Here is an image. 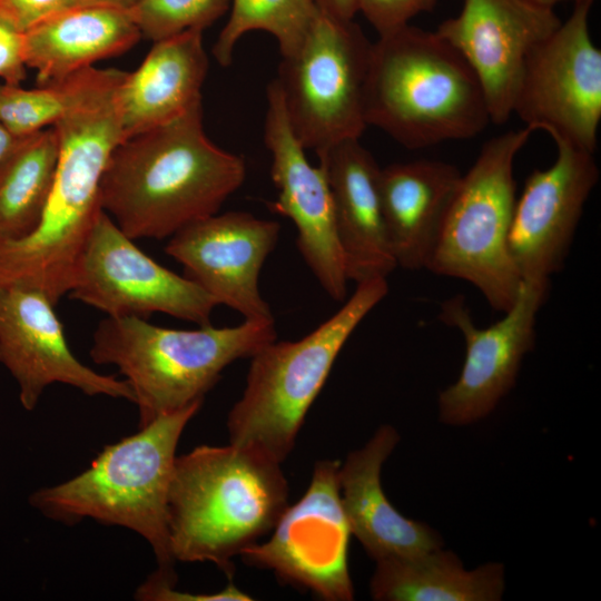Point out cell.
I'll use <instances>...</instances> for the list:
<instances>
[{
  "label": "cell",
  "instance_id": "1",
  "mask_svg": "<svg viewBox=\"0 0 601 601\" xmlns=\"http://www.w3.org/2000/svg\"><path fill=\"white\" fill-rule=\"evenodd\" d=\"M245 177L244 158L207 137L199 102L115 147L102 175L100 205L134 240L170 238L217 214Z\"/></svg>",
  "mask_w": 601,
  "mask_h": 601
},
{
  "label": "cell",
  "instance_id": "2",
  "mask_svg": "<svg viewBox=\"0 0 601 601\" xmlns=\"http://www.w3.org/2000/svg\"><path fill=\"white\" fill-rule=\"evenodd\" d=\"M124 77L52 126L59 141L52 189L37 228L0 243V283L36 288L53 305L70 292L102 211L104 171L124 138L117 99Z\"/></svg>",
  "mask_w": 601,
  "mask_h": 601
},
{
  "label": "cell",
  "instance_id": "3",
  "mask_svg": "<svg viewBox=\"0 0 601 601\" xmlns=\"http://www.w3.org/2000/svg\"><path fill=\"white\" fill-rule=\"evenodd\" d=\"M280 465L231 443L199 445L177 456L168 493L175 561L211 562L231 579L234 558L272 532L288 506Z\"/></svg>",
  "mask_w": 601,
  "mask_h": 601
},
{
  "label": "cell",
  "instance_id": "4",
  "mask_svg": "<svg viewBox=\"0 0 601 601\" xmlns=\"http://www.w3.org/2000/svg\"><path fill=\"white\" fill-rule=\"evenodd\" d=\"M364 114L367 126L407 149L470 139L491 124L463 56L436 31L411 24L372 42Z\"/></svg>",
  "mask_w": 601,
  "mask_h": 601
},
{
  "label": "cell",
  "instance_id": "5",
  "mask_svg": "<svg viewBox=\"0 0 601 601\" xmlns=\"http://www.w3.org/2000/svg\"><path fill=\"white\" fill-rule=\"evenodd\" d=\"M201 404L160 415L107 445L83 472L33 492L30 504L66 524L90 518L131 530L150 544L157 571L177 578L169 544L168 493L178 442Z\"/></svg>",
  "mask_w": 601,
  "mask_h": 601
},
{
  "label": "cell",
  "instance_id": "6",
  "mask_svg": "<svg viewBox=\"0 0 601 601\" xmlns=\"http://www.w3.org/2000/svg\"><path fill=\"white\" fill-rule=\"evenodd\" d=\"M275 339L274 322L245 319L233 327L210 324L184 331L136 316H108L93 333L89 355L97 364L116 366L125 377L141 427L203 402L228 365Z\"/></svg>",
  "mask_w": 601,
  "mask_h": 601
},
{
  "label": "cell",
  "instance_id": "7",
  "mask_svg": "<svg viewBox=\"0 0 601 601\" xmlns=\"http://www.w3.org/2000/svg\"><path fill=\"white\" fill-rule=\"evenodd\" d=\"M387 292L386 278L358 283L339 311L306 336L259 348L250 357L244 392L228 413L229 443L283 463L339 352Z\"/></svg>",
  "mask_w": 601,
  "mask_h": 601
},
{
  "label": "cell",
  "instance_id": "8",
  "mask_svg": "<svg viewBox=\"0 0 601 601\" xmlns=\"http://www.w3.org/2000/svg\"><path fill=\"white\" fill-rule=\"evenodd\" d=\"M532 132L525 126L482 146L461 176L425 267L469 282L502 313L513 305L522 284L508 238L516 203L514 161Z\"/></svg>",
  "mask_w": 601,
  "mask_h": 601
},
{
  "label": "cell",
  "instance_id": "9",
  "mask_svg": "<svg viewBox=\"0 0 601 601\" xmlns=\"http://www.w3.org/2000/svg\"><path fill=\"white\" fill-rule=\"evenodd\" d=\"M371 50L372 42L353 19L318 9L298 50L282 58L276 80L288 122L305 150L317 155L365 131Z\"/></svg>",
  "mask_w": 601,
  "mask_h": 601
},
{
  "label": "cell",
  "instance_id": "10",
  "mask_svg": "<svg viewBox=\"0 0 601 601\" xmlns=\"http://www.w3.org/2000/svg\"><path fill=\"white\" fill-rule=\"evenodd\" d=\"M592 1H579L570 17L529 55L513 114L533 131L594 154L601 120V50L593 43Z\"/></svg>",
  "mask_w": 601,
  "mask_h": 601
},
{
  "label": "cell",
  "instance_id": "11",
  "mask_svg": "<svg viewBox=\"0 0 601 601\" xmlns=\"http://www.w3.org/2000/svg\"><path fill=\"white\" fill-rule=\"evenodd\" d=\"M339 463H315L304 495L288 505L264 543L239 554L245 564L272 571L284 584L311 591L325 601H349L351 529L342 505Z\"/></svg>",
  "mask_w": 601,
  "mask_h": 601
},
{
  "label": "cell",
  "instance_id": "12",
  "mask_svg": "<svg viewBox=\"0 0 601 601\" xmlns=\"http://www.w3.org/2000/svg\"><path fill=\"white\" fill-rule=\"evenodd\" d=\"M70 297L108 316L147 318L164 313L210 325L216 300L195 282L161 266L104 210L79 262Z\"/></svg>",
  "mask_w": 601,
  "mask_h": 601
},
{
  "label": "cell",
  "instance_id": "13",
  "mask_svg": "<svg viewBox=\"0 0 601 601\" xmlns=\"http://www.w3.org/2000/svg\"><path fill=\"white\" fill-rule=\"evenodd\" d=\"M548 290L549 280H522L504 317L485 328L474 324L464 297L442 303L440 319L459 329L466 346L460 377L440 394L443 422L460 425L484 417L514 385L521 361L534 345Z\"/></svg>",
  "mask_w": 601,
  "mask_h": 601
},
{
  "label": "cell",
  "instance_id": "14",
  "mask_svg": "<svg viewBox=\"0 0 601 601\" xmlns=\"http://www.w3.org/2000/svg\"><path fill=\"white\" fill-rule=\"evenodd\" d=\"M264 141L270 152V176L278 190L270 209L289 218L297 229V248L323 289L345 299V259L339 244L332 194L321 165L313 166L294 135L283 95L274 79L266 90Z\"/></svg>",
  "mask_w": 601,
  "mask_h": 601
},
{
  "label": "cell",
  "instance_id": "15",
  "mask_svg": "<svg viewBox=\"0 0 601 601\" xmlns=\"http://www.w3.org/2000/svg\"><path fill=\"white\" fill-rule=\"evenodd\" d=\"M55 305L42 292L17 283H0V363L19 386V400L32 411L55 383L89 396L105 395L134 403L125 380L102 375L70 351Z\"/></svg>",
  "mask_w": 601,
  "mask_h": 601
},
{
  "label": "cell",
  "instance_id": "16",
  "mask_svg": "<svg viewBox=\"0 0 601 601\" xmlns=\"http://www.w3.org/2000/svg\"><path fill=\"white\" fill-rule=\"evenodd\" d=\"M279 228L277 221L247 211L217 213L177 231L165 250L218 305L233 308L246 321L273 323L258 282Z\"/></svg>",
  "mask_w": 601,
  "mask_h": 601
},
{
  "label": "cell",
  "instance_id": "17",
  "mask_svg": "<svg viewBox=\"0 0 601 601\" xmlns=\"http://www.w3.org/2000/svg\"><path fill=\"white\" fill-rule=\"evenodd\" d=\"M561 23L553 9L525 0H463L435 30L467 61L484 92L490 121L505 124L525 61Z\"/></svg>",
  "mask_w": 601,
  "mask_h": 601
},
{
  "label": "cell",
  "instance_id": "18",
  "mask_svg": "<svg viewBox=\"0 0 601 601\" xmlns=\"http://www.w3.org/2000/svg\"><path fill=\"white\" fill-rule=\"evenodd\" d=\"M555 145V161L528 177L514 207L508 242L522 280L550 282L562 268L599 180L594 154L562 141Z\"/></svg>",
  "mask_w": 601,
  "mask_h": 601
},
{
  "label": "cell",
  "instance_id": "19",
  "mask_svg": "<svg viewBox=\"0 0 601 601\" xmlns=\"http://www.w3.org/2000/svg\"><path fill=\"white\" fill-rule=\"evenodd\" d=\"M317 157L328 180L348 280L386 278L397 265L382 216L381 167L359 139L338 142Z\"/></svg>",
  "mask_w": 601,
  "mask_h": 601
},
{
  "label": "cell",
  "instance_id": "20",
  "mask_svg": "<svg viewBox=\"0 0 601 601\" xmlns=\"http://www.w3.org/2000/svg\"><path fill=\"white\" fill-rule=\"evenodd\" d=\"M398 440L394 427L381 426L363 447L347 455L338 471L351 533L375 561L412 558L442 545L435 531L398 513L384 494L381 469Z\"/></svg>",
  "mask_w": 601,
  "mask_h": 601
},
{
  "label": "cell",
  "instance_id": "21",
  "mask_svg": "<svg viewBox=\"0 0 601 601\" xmlns=\"http://www.w3.org/2000/svg\"><path fill=\"white\" fill-rule=\"evenodd\" d=\"M203 30L154 42L141 65L126 72L117 93L122 139L168 124L201 102L208 71Z\"/></svg>",
  "mask_w": 601,
  "mask_h": 601
},
{
  "label": "cell",
  "instance_id": "22",
  "mask_svg": "<svg viewBox=\"0 0 601 601\" xmlns=\"http://www.w3.org/2000/svg\"><path fill=\"white\" fill-rule=\"evenodd\" d=\"M461 176L452 164L426 159L380 169L382 216L397 266L426 267Z\"/></svg>",
  "mask_w": 601,
  "mask_h": 601
},
{
  "label": "cell",
  "instance_id": "23",
  "mask_svg": "<svg viewBox=\"0 0 601 601\" xmlns=\"http://www.w3.org/2000/svg\"><path fill=\"white\" fill-rule=\"evenodd\" d=\"M24 36V61L39 86L73 75L137 43L141 33L129 10L75 6L31 28Z\"/></svg>",
  "mask_w": 601,
  "mask_h": 601
},
{
  "label": "cell",
  "instance_id": "24",
  "mask_svg": "<svg viewBox=\"0 0 601 601\" xmlns=\"http://www.w3.org/2000/svg\"><path fill=\"white\" fill-rule=\"evenodd\" d=\"M504 588L503 568L487 563L473 571L450 551L376 561L371 595L381 601H495Z\"/></svg>",
  "mask_w": 601,
  "mask_h": 601
},
{
  "label": "cell",
  "instance_id": "25",
  "mask_svg": "<svg viewBox=\"0 0 601 601\" xmlns=\"http://www.w3.org/2000/svg\"><path fill=\"white\" fill-rule=\"evenodd\" d=\"M59 158L53 127L21 137L0 170V243L21 239L40 223Z\"/></svg>",
  "mask_w": 601,
  "mask_h": 601
},
{
  "label": "cell",
  "instance_id": "26",
  "mask_svg": "<svg viewBox=\"0 0 601 601\" xmlns=\"http://www.w3.org/2000/svg\"><path fill=\"white\" fill-rule=\"evenodd\" d=\"M125 71L89 67L65 79L24 89L0 85V124L23 137L52 127L89 99L118 82Z\"/></svg>",
  "mask_w": 601,
  "mask_h": 601
},
{
  "label": "cell",
  "instance_id": "27",
  "mask_svg": "<svg viewBox=\"0 0 601 601\" xmlns=\"http://www.w3.org/2000/svg\"><path fill=\"white\" fill-rule=\"evenodd\" d=\"M229 8V19L213 47V55L223 67L231 63L240 38L254 30L275 37L282 58L293 56L318 12L315 0H230Z\"/></svg>",
  "mask_w": 601,
  "mask_h": 601
},
{
  "label": "cell",
  "instance_id": "28",
  "mask_svg": "<svg viewBox=\"0 0 601 601\" xmlns=\"http://www.w3.org/2000/svg\"><path fill=\"white\" fill-rule=\"evenodd\" d=\"M230 0H136L129 13L141 36L156 42L191 29L205 30Z\"/></svg>",
  "mask_w": 601,
  "mask_h": 601
},
{
  "label": "cell",
  "instance_id": "29",
  "mask_svg": "<svg viewBox=\"0 0 601 601\" xmlns=\"http://www.w3.org/2000/svg\"><path fill=\"white\" fill-rule=\"evenodd\" d=\"M437 0H357L361 11L378 36L406 24L417 14L430 11Z\"/></svg>",
  "mask_w": 601,
  "mask_h": 601
},
{
  "label": "cell",
  "instance_id": "30",
  "mask_svg": "<svg viewBox=\"0 0 601 601\" xmlns=\"http://www.w3.org/2000/svg\"><path fill=\"white\" fill-rule=\"evenodd\" d=\"M177 579L159 571L152 572L135 593L144 601H249L253 598L229 582L223 590L213 593H190L175 588Z\"/></svg>",
  "mask_w": 601,
  "mask_h": 601
},
{
  "label": "cell",
  "instance_id": "31",
  "mask_svg": "<svg viewBox=\"0 0 601 601\" xmlns=\"http://www.w3.org/2000/svg\"><path fill=\"white\" fill-rule=\"evenodd\" d=\"M77 4V0H0V17L26 32Z\"/></svg>",
  "mask_w": 601,
  "mask_h": 601
},
{
  "label": "cell",
  "instance_id": "32",
  "mask_svg": "<svg viewBox=\"0 0 601 601\" xmlns=\"http://www.w3.org/2000/svg\"><path fill=\"white\" fill-rule=\"evenodd\" d=\"M24 36L0 17V78L8 85H20L26 78Z\"/></svg>",
  "mask_w": 601,
  "mask_h": 601
},
{
  "label": "cell",
  "instance_id": "33",
  "mask_svg": "<svg viewBox=\"0 0 601 601\" xmlns=\"http://www.w3.org/2000/svg\"><path fill=\"white\" fill-rule=\"evenodd\" d=\"M319 10L334 17L351 20L357 12V0H315Z\"/></svg>",
  "mask_w": 601,
  "mask_h": 601
},
{
  "label": "cell",
  "instance_id": "34",
  "mask_svg": "<svg viewBox=\"0 0 601 601\" xmlns=\"http://www.w3.org/2000/svg\"><path fill=\"white\" fill-rule=\"evenodd\" d=\"M21 137L12 135L2 124H0V170L18 146Z\"/></svg>",
  "mask_w": 601,
  "mask_h": 601
},
{
  "label": "cell",
  "instance_id": "35",
  "mask_svg": "<svg viewBox=\"0 0 601 601\" xmlns=\"http://www.w3.org/2000/svg\"><path fill=\"white\" fill-rule=\"evenodd\" d=\"M136 0H77L78 6H108L129 10Z\"/></svg>",
  "mask_w": 601,
  "mask_h": 601
},
{
  "label": "cell",
  "instance_id": "36",
  "mask_svg": "<svg viewBox=\"0 0 601 601\" xmlns=\"http://www.w3.org/2000/svg\"><path fill=\"white\" fill-rule=\"evenodd\" d=\"M528 1L529 3L531 4H534L536 7H540V8H544V9H553L554 10V7L556 4H559L560 2H563V1H569V0H525ZM574 3L575 2H579V1H594V0H572Z\"/></svg>",
  "mask_w": 601,
  "mask_h": 601
}]
</instances>
